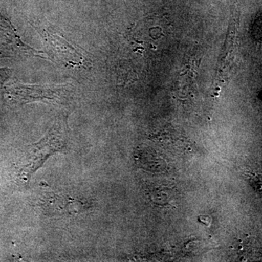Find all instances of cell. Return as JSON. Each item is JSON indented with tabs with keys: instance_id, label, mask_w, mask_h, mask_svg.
Instances as JSON below:
<instances>
[{
	"instance_id": "obj_1",
	"label": "cell",
	"mask_w": 262,
	"mask_h": 262,
	"mask_svg": "<svg viewBox=\"0 0 262 262\" xmlns=\"http://www.w3.org/2000/svg\"><path fill=\"white\" fill-rule=\"evenodd\" d=\"M32 26L42 36L48 49L65 67L73 69L89 67V57L84 50L59 35L53 27L39 24H32Z\"/></svg>"
},
{
	"instance_id": "obj_2",
	"label": "cell",
	"mask_w": 262,
	"mask_h": 262,
	"mask_svg": "<svg viewBox=\"0 0 262 262\" xmlns=\"http://www.w3.org/2000/svg\"><path fill=\"white\" fill-rule=\"evenodd\" d=\"M66 85H27L14 82L8 86L9 94L14 95L20 101H32V100H54L67 91Z\"/></svg>"
},
{
	"instance_id": "obj_3",
	"label": "cell",
	"mask_w": 262,
	"mask_h": 262,
	"mask_svg": "<svg viewBox=\"0 0 262 262\" xmlns=\"http://www.w3.org/2000/svg\"><path fill=\"white\" fill-rule=\"evenodd\" d=\"M3 41H4L6 45L10 42V46L13 47L15 51L21 52L31 56L47 58V56L42 52L36 51L27 44H24L20 40V37L17 35L14 28L12 27V24L7 20L6 18L0 16V42Z\"/></svg>"
},
{
	"instance_id": "obj_4",
	"label": "cell",
	"mask_w": 262,
	"mask_h": 262,
	"mask_svg": "<svg viewBox=\"0 0 262 262\" xmlns=\"http://www.w3.org/2000/svg\"><path fill=\"white\" fill-rule=\"evenodd\" d=\"M11 70L8 68H0V89L3 88L6 81L11 75Z\"/></svg>"
}]
</instances>
